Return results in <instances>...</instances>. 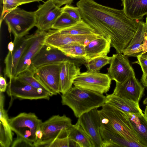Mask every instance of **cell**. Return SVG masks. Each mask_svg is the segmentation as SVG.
Masks as SVG:
<instances>
[{"mask_svg": "<svg viewBox=\"0 0 147 147\" xmlns=\"http://www.w3.org/2000/svg\"><path fill=\"white\" fill-rule=\"evenodd\" d=\"M100 130L102 140V147H142L138 142L129 140L116 132L101 126Z\"/></svg>", "mask_w": 147, "mask_h": 147, "instance_id": "cell-19", "label": "cell"}, {"mask_svg": "<svg viewBox=\"0 0 147 147\" xmlns=\"http://www.w3.org/2000/svg\"><path fill=\"white\" fill-rule=\"evenodd\" d=\"M12 131L17 138L34 144L36 142L35 133L40 128L42 121L34 113H22L9 119Z\"/></svg>", "mask_w": 147, "mask_h": 147, "instance_id": "cell-4", "label": "cell"}, {"mask_svg": "<svg viewBox=\"0 0 147 147\" xmlns=\"http://www.w3.org/2000/svg\"><path fill=\"white\" fill-rule=\"evenodd\" d=\"M85 45L82 44H72L58 48L66 55L72 58H84L86 56Z\"/></svg>", "mask_w": 147, "mask_h": 147, "instance_id": "cell-29", "label": "cell"}, {"mask_svg": "<svg viewBox=\"0 0 147 147\" xmlns=\"http://www.w3.org/2000/svg\"><path fill=\"white\" fill-rule=\"evenodd\" d=\"M5 96L0 92V146L9 147L13 142V134L7 111L4 109Z\"/></svg>", "mask_w": 147, "mask_h": 147, "instance_id": "cell-21", "label": "cell"}, {"mask_svg": "<svg viewBox=\"0 0 147 147\" xmlns=\"http://www.w3.org/2000/svg\"><path fill=\"white\" fill-rule=\"evenodd\" d=\"M10 33L14 38L25 36L36 26L34 11H28L17 7L5 15L3 19Z\"/></svg>", "mask_w": 147, "mask_h": 147, "instance_id": "cell-5", "label": "cell"}, {"mask_svg": "<svg viewBox=\"0 0 147 147\" xmlns=\"http://www.w3.org/2000/svg\"><path fill=\"white\" fill-rule=\"evenodd\" d=\"M7 84L5 79L3 76L0 78V92H3L5 91L7 88Z\"/></svg>", "mask_w": 147, "mask_h": 147, "instance_id": "cell-36", "label": "cell"}, {"mask_svg": "<svg viewBox=\"0 0 147 147\" xmlns=\"http://www.w3.org/2000/svg\"><path fill=\"white\" fill-rule=\"evenodd\" d=\"M83 20L98 34L110 39L117 53H122L136 33L139 21L131 20L123 9L100 4L94 0L76 3Z\"/></svg>", "mask_w": 147, "mask_h": 147, "instance_id": "cell-1", "label": "cell"}, {"mask_svg": "<svg viewBox=\"0 0 147 147\" xmlns=\"http://www.w3.org/2000/svg\"><path fill=\"white\" fill-rule=\"evenodd\" d=\"M48 31L44 40L45 44L56 48L72 44L86 46L91 40L101 36L97 34L79 35L64 34L55 29Z\"/></svg>", "mask_w": 147, "mask_h": 147, "instance_id": "cell-10", "label": "cell"}, {"mask_svg": "<svg viewBox=\"0 0 147 147\" xmlns=\"http://www.w3.org/2000/svg\"><path fill=\"white\" fill-rule=\"evenodd\" d=\"M71 121L70 118L64 115H53L42 122L40 128L43 135L40 147H48L61 132L70 127Z\"/></svg>", "mask_w": 147, "mask_h": 147, "instance_id": "cell-9", "label": "cell"}, {"mask_svg": "<svg viewBox=\"0 0 147 147\" xmlns=\"http://www.w3.org/2000/svg\"><path fill=\"white\" fill-rule=\"evenodd\" d=\"M111 57L101 56L92 59L84 65L87 71L100 72V70L106 65L110 64Z\"/></svg>", "mask_w": 147, "mask_h": 147, "instance_id": "cell-30", "label": "cell"}, {"mask_svg": "<svg viewBox=\"0 0 147 147\" xmlns=\"http://www.w3.org/2000/svg\"><path fill=\"white\" fill-rule=\"evenodd\" d=\"M102 107L98 110L101 126L116 132L129 140L140 144L126 113L107 103H105Z\"/></svg>", "mask_w": 147, "mask_h": 147, "instance_id": "cell-3", "label": "cell"}, {"mask_svg": "<svg viewBox=\"0 0 147 147\" xmlns=\"http://www.w3.org/2000/svg\"><path fill=\"white\" fill-rule=\"evenodd\" d=\"M76 146L75 142L70 140L67 135L56 138L48 146V147Z\"/></svg>", "mask_w": 147, "mask_h": 147, "instance_id": "cell-33", "label": "cell"}, {"mask_svg": "<svg viewBox=\"0 0 147 147\" xmlns=\"http://www.w3.org/2000/svg\"><path fill=\"white\" fill-rule=\"evenodd\" d=\"M77 122L92 140L94 147H102V140L100 130L101 121L97 109L85 113L78 118Z\"/></svg>", "mask_w": 147, "mask_h": 147, "instance_id": "cell-14", "label": "cell"}, {"mask_svg": "<svg viewBox=\"0 0 147 147\" xmlns=\"http://www.w3.org/2000/svg\"><path fill=\"white\" fill-rule=\"evenodd\" d=\"M111 47V40L102 36L91 40L85 46L86 62L95 58L107 56Z\"/></svg>", "mask_w": 147, "mask_h": 147, "instance_id": "cell-20", "label": "cell"}, {"mask_svg": "<svg viewBox=\"0 0 147 147\" xmlns=\"http://www.w3.org/2000/svg\"><path fill=\"white\" fill-rule=\"evenodd\" d=\"M61 33L66 35H79L98 34L95 31L82 19L76 24L68 28L58 30Z\"/></svg>", "mask_w": 147, "mask_h": 147, "instance_id": "cell-28", "label": "cell"}, {"mask_svg": "<svg viewBox=\"0 0 147 147\" xmlns=\"http://www.w3.org/2000/svg\"><path fill=\"white\" fill-rule=\"evenodd\" d=\"M60 63L47 64L34 69L35 76L53 95L60 93L59 90Z\"/></svg>", "mask_w": 147, "mask_h": 147, "instance_id": "cell-15", "label": "cell"}, {"mask_svg": "<svg viewBox=\"0 0 147 147\" xmlns=\"http://www.w3.org/2000/svg\"><path fill=\"white\" fill-rule=\"evenodd\" d=\"M78 23L67 13L62 12L57 19L52 27L55 30H61L73 26Z\"/></svg>", "mask_w": 147, "mask_h": 147, "instance_id": "cell-32", "label": "cell"}, {"mask_svg": "<svg viewBox=\"0 0 147 147\" xmlns=\"http://www.w3.org/2000/svg\"><path fill=\"white\" fill-rule=\"evenodd\" d=\"M144 114L147 119V105L146 107L145 110L144 112Z\"/></svg>", "mask_w": 147, "mask_h": 147, "instance_id": "cell-41", "label": "cell"}, {"mask_svg": "<svg viewBox=\"0 0 147 147\" xmlns=\"http://www.w3.org/2000/svg\"><path fill=\"white\" fill-rule=\"evenodd\" d=\"M147 53V33L146 32L144 34V39L142 46V52L141 54Z\"/></svg>", "mask_w": 147, "mask_h": 147, "instance_id": "cell-38", "label": "cell"}, {"mask_svg": "<svg viewBox=\"0 0 147 147\" xmlns=\"http://www.w3.org/2000/svg\"><path fill=\"white\" fill-rule=\"evenodd\" d=\"M116 84L113 94L139 102L143 95L144 88L135 75L130 77L122 83L116 82Z\"/></svg>", "mask_w": 147, "mask_h": 147, "instance_id": "cell-17", "label": "cell"}, {"mask_svg": "<svg viewBox=\"0 0 147 147\" xmlns=\"http://www.w3.org/2000/svg\"><path fill=\"white\" fill-rule=\"evenodd\" d=\"M145 25H146V31L147 33V15H146V22H145Z\"/></svg>", "mask_w": 147, "mask_h": 147, "instance_id": "cell-42", "label": "cell"}, {"mask_svg": "<svg viewBox=\"0 0 147 147\" xmlns=\"http://www.w3.org/2000/svg\"><path fill=\"white\" fill-rule=\"evenodd\" d=\"M80 68L75 63L67 61L60 63L59 90L62 94L72 87L75 79L80 74Z\"/></svg>", "mask_w": 147, "mask_h": 147, "instance_id": "cell-18", "label": "cell"}, {"mask_svg": "<svg viewBox=\"0 0 147 147\" xmlns=\"http://www.w3.org/2000/svg\"><path fill=\"white\" fill-rule=\"evenodd\" d=\"M111 81L107 73L87 71L81 73L73 84L79 88L103 94L109 90Z\"/></svg>", "mask_w": 147, "mask_h": 147, "instance_id": "cell-6", "label": "cell"}, {"mask_svg": "<svg viewBox=\"0 0 147 147\" xmlns=\"http://www.w3.org/2000/svg\"><path fill=\"white\" fill-rule=\"evenodd\" d=\"M143 147H147V119L144 114L126 113Z\"/></svg>", "mask_w": 147, "mask_h": 147, "instance_id": "cell-25", "label": "cell"}, {"mask_svg": "<svg viewBox=\"0 0 147 147\" xmlns=\"http://www.w3.org/2000/svg\"><path fill=\"white\" fill-rule=\"evenodd\" d=\"M46 34V31L37 30L32 34L18 64L14 77L31 66L32 59L45 44L44 40Z\"/></svg>", "mask_w": 147, "mask_h": 147, "instance_id": "cell-13", "label": "cell"}, {"mask_svg": "<svg viewBox=\"0 0 147 147\" xmlns=\"http://www.w3.org/2000/svg\"><path fill=\"white\" fill-rule=\"evenodd\" d=\"M147 58V53L143 54ZM141 82L145 87H147V75L142 76L141 79Z\"/></svg>", "mask_w": 147, "mask_h": 147, "instance_id": "cell-39", "label": "cell"}, {"mask_svg": "<svg viewBox=\"0 0 147 147\" xmlns=\"http://www.w3.org/2000/svg\"><path fill=\"white\" fill-rule=\"evenodd\" d=\"M123 10L130 19L134 20L143 19L147 15V0H122Z\"/></svg>", "mask_w": 147, "mask_h": 147, "instance_id": "cell-23", "label": "cell"}, {"mask_svg": "<svg viewBox=\"0 0 147 147\" xmlns=\"http://www.w3.org/2000/svg\"><path fill=\"white\" fill-rule=\"evenodd\" d=\"M107 74L115 82L122 83L130 77L135 75L128 59L122 53L113 54Z\"/></svg>", "mask_w": 147, "mask_h": 147, "instance_id": "cell-12", "label": "cell"}, {"mask_svg": "<svg viewBox=\"0 0 147 147\" xmlns=\"http://www.w3.org/2000/svg\"><path fill=\"white\" fill-rule=\"evenodd\" d=\"M16 77L36 88L42 89L51 96L53 95L52 92L35 76L34 69L33 68L30 67Z\"/></svg>", "mask_w": 147, "mask_h": 147, "instance_id": "cell-27", "label": "cell"}, {"mask_svg": "<svg viewBox=\"0 0 147 147\" xmlns=\"http://www.w3.org/2000/svg\"><path fill=\"white\" fill-rule=\"evenodd\" d=\"M67 135L79 147H94L90 138L77 122L71 124L67 130Z\"/></svg>", "mask_w": 147, "mask_h": 147, "instance_id": "cell-26", "label": "cell"}, {"mask_svg": "<svg viewBox=\"0 0 147 147\" xmlns=\"http://www.w3.org/2000/svg\"><path fill=\"white\" fill-rule=\"evenodd\" d=\"M146 32L145 22L139 21L137 31L127 46L123 51V55L129 57H136L142 52V46L145 32Z\"/></svg>", "mask_w": 147, "mask_h": 147, "instance_id": "cell-24", "label": "cell"}, {"mask_svg": "<svg viewBox=\"0 0 147 147\" xmlns=\"http://www.w3.org/2000/svg\"><path fill=\"white\" fill-rule=\"evenodd\" d=\"M138 61L136 62L140 66L143 72L142 76L147 75V58L141 53L136 56Z\"/></svg>", "mask_w": 147, "mask_h": 147, "instance_id": "cell-35", "label": "cell"}, {"mask_svg": "<svg viewBox=\"0 0 147 147\" xmlns=\"http://www.w3.org/2000/svg\"><path fill=\"white\" fill-rule=\"evenodd\" d=\"M62 12L67 13L70 17L78 22L82 20L78 8L74 7L70 5H66L61 7Z\"/></svg>", "mask_w": 147, "mask_h": 147, "instance_id": "cell-34", "label": "cell"}, {"mask_svg": "<svg viewBox=\"0 0 147 147\" xmlns=\"http://www.w3.org/2000/svg\"><path fill=\"white\" fill-rule=\"evenodd\" d=\"M67 61L74 62L79 66L86 63L84 58H71L57 48L45 44L32 59L30 67L35 69L43 65Z\"/></svg>", "mask_w": 147, "mask_h": 147, "instance_id": "cell-7", "label": "cell"}, {"mask_svg": "<svg viewBox=\"0 0 147 147\" xmlns=\"http://www.w3.org/2000/svg\"><path fill=\"white\" fill-rule=\"evenodd\" d=\"M61 98L62 105L68 107L78 118L85 113L102 106L105 103L106 96L74 86L62 94Z\"/></svg>", "mask_w": 147, "mask_h": 147, "instance_id": "cell-2", "label": "cell"}, {"mask_svg": "<svg viewBox=\"0 0 147 147\" xmlns=\"http://www.w3.org/2000/svg\"><path fill=\"white\" fill-rule=\"evenodd\" d=\"M7 93L9 96L20 99L49 100L51 96L42 89L36 88L17 77L9 79Z\"/></svg>", "mask_w": 147, "mask_h": 147, "instance_id": "cell-8", "label": "cell"}, {"mask_svg": "<svg viewBox=\"0 0 147 147\" xmlns=\"http://www.w3.org/2000/svg\"><path fill=\"white\" fill-rule=\"evenodd\" d=\"M143 103L144 104L147 105V97L144 100Z\"/></svg>", "mask_w": 147, "mask_h": 147, "instance_id": "cell-43", "label": "cell"}, {"mask_svg": "<svg viewBox=\"0 0 147 147\" xmlns=\"http://www.w3.org/2000/svg\"><path fill=\"white\" fill-rule=\"evenodd\" d=\"M105 103L109 104L126 113L138 115L144 114L139 102L118 96L113 93L106 94Z\"/></svg>", "mask_w": 147, "mask_h": 147, "instance_id": "cell-22", "label": "cell"}, {"mask_svg": "<svg viewBox=\"0 0 147 147\" xmlns=\"http://www.w3.org/2000/svg\"><path fill=\"white\" fill-rule=\"evenodd\" d=\"M15 45L13 42L11 41L9 42L7 48L9 51V52H12L14 48Z\"/></svg>", "mask_w": 147, "mask_h": 147, "instance_id": "cell-40", "label": "cell"}, {"mask_svg": "<svg viewBox=\"0 0 147 147\" xmlns=\"http://www.w3.org/2000/svg\"><path fill=\"white\" fill-rule=\"evenodd\" d=\"M57 6L60 7L64 5H70L74 0H52Z\"/></svg>", "mask_w": 147, "mask_h": 147, "instance_id": "cell-37", "label": "cell"}, {"mask_svg": "<svg viewBox=\"0 0 147 147\" xmlns=\"http://www.w3.org/2000/svg\"><path fill=\"white\" fill-rule=\"evenodd\" d=\"M36 26L37 30L47 31L52 29L54 23L62 13L61 8L52 0H48L40 5L34 11Z\"/></svg>", "mask_w": 147, "mask_h": 147, "instance_id": "cell-11", "label": "cell"}, {"mask_svg": "<svg viewBox=\"0 0 147 147\" xmlns=\"http://www.w3.org/2000/svg\"><path fill=\"white\" fill-rule=\"evenodd\" d=\"M32 36V34L14 38V49L12 52H9L4 60V74L9 79L15 76L19 62Z\"/></svg>", "mask_w": 147, "mask_h": 147, "instance_id": "cell-16", "label": "cell"}, {"mask_svg": "<svg viewBox=\"0 0 147 147\" xmlns=\"http://www.w3.org/2000/svg\"><path fill=\"white\" fill-rule=\"evenodd\" d=\"M3 8L0 18L1 23L5 14L18 7L19 5L42 0H1Z\"/></svg>", "mask_w": 147, "mask_h": 147, "instance_id": "cell-31", "label": "cell"}]
</instances>
